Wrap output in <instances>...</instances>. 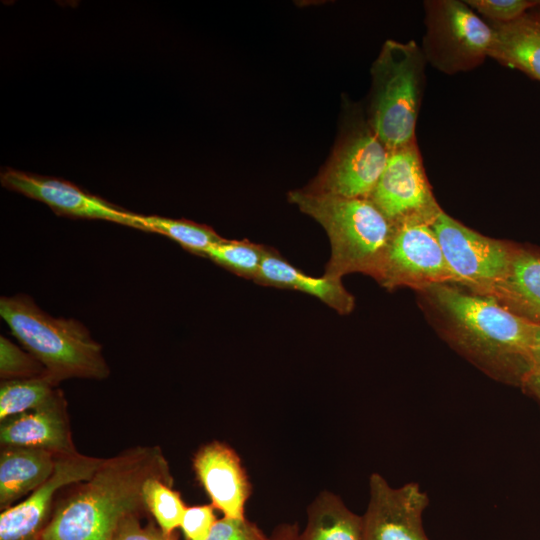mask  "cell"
I'll return each instance as SVG.
<instances>
[{
    "instance_id": "obj_29",
    "label": "cell",
    "mask_w": 540,
    "mask_h": 540,
    "mask_svg": "<svg viewBox=\"0 0 540 540\" xmlns=\"http://www.w3.org/2000/svg\"><path fill=\"white\" fill-rule=\"evenodd\" d=\"M112 540H174L172 536L152 527L143 528L135 514L126 517L118 526Z\"/></svg>"
},
{
    "instance_id": "obj_10",
    "label": "cell",
    "mask_w": 540,
    "mask_h": 540,
    "mask_svg": "<svg viewBox=\"0 0 540 540\" xmlns=\"http://www.w3.org/2000/svg\"><path fill=\"white\" fill-rule=\"evenodd\" d=\"M369 199L393 223L409 218L433 221L438 216L442 209L428 182L417 141L390 151Z\"/></svg>"
},
{
    "instance_id": "obj_2",
    "label": "cell",
    "mask_w": 540,
    "mask_h": 540,
    "mask_svg": "<svg viewBox=\"0 0 540 540\" xmlns=\"http://www.w3.org/2000/svg\"><path fill=\"white\" fill-rule=\"evenodd\" d=\"M451 325L455 345L494 378L524 382L533 368L536 324L496 299L450 283L424 289Z\"/></svg>"
},
{
    "instance_id": "obj_25",
    "label": "cell",
    "mask_w": 540,
    "mask_h": 540,
    "mask_svg": "<svg viewBox=\"0 0 540 540\" xmlns=\"http://www.w3.org/2000/svg\"><path fill=\"white\" fill-rule=\"evenodd\" d=\"M47 375L44 366L28 351L0 336V377L2 381Z\"/></svg>"
},
{
    "instance_id": "obj_4",
    "label": "cell",
    "mask_w": 540,
    "mask_h": 540,
    "mask_svg": "<svg viewBox=\"0 0 540 540\" xmlns=\"http://www.w3.org/2000/svg\"><path fill=\"white\" fill-rule=\"evenodd\" d=\"M0 315L55 385L70 378L102 380L110 375L101 344L78 320L51 316L22 293L2 296Z\"/></svg>"
},
{
    "instance_id": "obj_1",
    "label": "cell",
    "mask_w": 540,
    "mask_h": 540,
    "mask_svg": "<svg viewBox=\"0 0 540 540\" xmlns=\"http://www.w3.org/2000/svg\"><path fill=\"white\" fill-rule=\"evenodd\" d=\"M155 477L173 483L158 446H135L103 459L58 504L39 540H112L120 523L145 505L144 485Z\"/></svg>"
},
{
    "instance_id": "obj_11",
    "label": "cell",
    "mask_w": 540,
    "mask_h": 540,
    "mask_svg": "<svg viewBox=\"0 0 540 540\" xmlns=\"http://www.w3.org/2000/svg\"><path fill=\"white\" fill-rule=\"evenodd\" d=\"M427 493L416 482L391 486L379 473L369 478V500L362 515L363 540H430L423 515Z\"/></svg>"
},
{
    "instance_id": "obj_9",
    "label": "cell",
    "mask_w": 540,
    "mask_h": 540,
    "mask_svg": "<svg viewBox=\"0 0 540 540\" xmlns=\"http://www.w3.org/2000/svg\"><path fill=\"white\" fill-rule=\"evenodd\" d=\"M426 219L409 218L394 224L378 282L392 289L411 286L426 289L454 283L442 248Z\"/></svg>"
},
{
    "instance_id": "obj_19",
    "label": "cell",
    "mask_w": 540,
    "mask_h": 540,
    "mask_svg": "<svg viewBox=\"0 0 540 540\" xmlns=\"http://www.w3.org/2000/svg\"><path fill=\"white\" fill-rule=\"evenodd\" d=\"M492 298L540 325V256L515 249L509 274Z\"/></svg>"
},
{
    "instance_id": "obj_21",
    "label": "cell",
    "mask_w": 540,
    "mask_h": 540,
    "mask_svg": "<svg viewBox=\"0 0 540 540\" xmlns=\"http://www.w3.org/2000/svg\"><path fill=\"white\" fill-rule=\"evenodd\" d=\"M134 219L138 229L162 234L196 255L204 256L210 246L223 239L213 228L190 220L136 213Z\"/></svg>"
},
{
    "instance_id": "obj_15",
    "label": "cell",
    "mask_w": 540,
    "mask_h": 540,
    "mask_svg": "<svg viewBox=\"0 0 540 540\" xmlns=\"http://www.w3.org/2000/svg\"><path fill=\"white\" fill-rule=\"evenodd\" d=\"M0 443L1 446L43 449L57 456L77 453L62 392L57 390L53 398L38 409L2 420Z\"/></svg>"
},
{
    "instance_id": "obj_22",
    "label": "cell",
    "mask_w": 540,
    "mask_h": 540,
    "mask_svg": "<svg viewBox=\"0 0 540 540\" xmlns=\"http://www.w3.org/2000/svg\"><path fill=\"white\" fill-rule=\"evenodd\" d=\"M56 386L47 375L1 381L0 421L45 405L56 394Z\"/></svg>"
},
{
    "instance_id": "obj_23",
    "label": "cell",
    "mask_w": 540,
    "mask_h": 540,
    "mask_svg": "<svg viewBox=\"0 0 540 540\" xmlns=\"http://www.w3.org/2000/svg\"><path fill=\"white\" fill-rule=\"evenodd\" d=\"M268 248L247 240H227L210 246L204 257L235 274L255 280Z\"/></svg>"
},
{
    "instance_id": "obj_26",
    "label": "cell",
    "mask_w": 540,
    "mask_h": 540,
    "mask_svg": "<svg viewBox=\"0 0 540 540\" xmlns=\"http://www.w3.org/2000/svg\"><path fill=\"white\" fill-rule=\"evenodd\" d=\"M477 14L492 23H507L518 19L529 10L540 8V1L533 0H467Z\"/></svg>"
},
{
    "instance_id": "obj_24",
    "label": "cell",
    "mask_w": 540,
    "mask_h": 540,
    "mask_svg": "<svg viewBox=\"0 0 540 540\" xmlns=\"http://www.w3.org/2000/svg\"><path fill=\"white\" fill-rule=\"evenodd\" d=\"M172 484L155 477L146 481L143 488L144 504L156 519L160 530L172 536L180 527L187 509L180 494L171 488Z\"/></svg>"
},
{
    "instance_id": "obj_12",
    "label": "cell",
    "mask_w": 540,
    "mask_h": 540,
    "mask_svg": "<svg viewBox=\"0 0 540 540\" xmlns=\"http://www.w3.org/2000/svg\"><path fill=\"white\" fill-rule=\"evenodd\" d=\"M104 458L80 453L58 458L50 478L0 515V540H39L55 494L63 487L88 480Z\"/></svg>"
},
{
    "instance_id": "obj_13",
    "label": "cell",
    "mask_w": 540,
    "mask_h": 540,
    "mask_svg": "<svg viewBox=\"0 0 540 540\" xmlns=\"http://www.w3.org/2000/svg\"><path fill=\"white\" fill-rule=\"evenodd\" d=\"M0 182L6 189L43 202L57 215L102 219L138 229L134 213L90 194L68 181L6 168L0 174Z\"/></svg>"
},
{
    "instance_id": "obj_32",
    "label": "cell",
    "mask_w": 540,
    "mask_h": 540,
    "mask_svg": "<svg viewBox=\"0 0 540 540\" xmlns=\"http://www.w3.org/2000/svg\"><path fill=\"white\" fill-rule=\"evenodd\" d=\"M533 368L540 371V325H538L532 351Z\"/></svg>"
},
{
    "instance_id": "obj_28",
    "label": "cell",
    "mask_w": 540,
    "mask_h": 540,
    "mask_svg": "<svg viewBox=\"0 0 540 540\" xmlns=\"http://www.w3.org/2000/svg\"><path fill=\"white\" fill-rule=\"evenodd\" d=\"M216 521L212 504L192 506L187 507L180 528L187 540H206Z\"/></svg>"
},
{
    "instance_id": "obj_14",
    "label": "cell",
    "mask_w": 540,
    "mask_h": 540,
    "mask_svg": "<svg viewBox=\"0 0 540 540\" xmlns=\"http://www.w3.org/2000/svg\"><path fill=\"white\" fill-rule=\"evenodd\" d=\"M193 468L214 508L224 517L245 518L250 484L237 453L219 441L205 444L196 452Z\"/></svg>"
},
{
    "instance_id": "obj_6",
    "label": "cell",
    "mask_w": 540,
    "mask_h": 540,
    "mask_svg": "<svg viewBox=\"0 0 540 540\" xmlns=\"http://www.w3.org/2000/svg\"><path fill=\"white\" fill-rule=\"evenodd\" d=\"M424 8L421 49L434 68L452 75L474 69L488 57L493 29L465 1L430 0Z\"/></svg>"
},
{
    "instance_id": "obj_3",
    "label": "cell",
    "mask_w": 540,
    "mask_h": 540,
    "mask_svg": "<svg viewBox=\"0 0 540 540\" xmlns=\"http://www.w3.org/2000/svg\"><path fill=\"white\" fill-rule=\"evenodd\" d=\"M288 199L326 231L331 257L324 275L341 279L361 272L378 279L394 224L369 198H345L294 190Z\"/></svg>"
},
{
    "instance_id": "obj_16",
    "label": "cell",
    "mask_w": 540,
    "mask_h": 540,
    "mask_svg": "<svg viewBox=\"0 0 540 540\" xmlns=\"http://www.w3.org/2000/svg\"><path fill=\"white\" fill-rule=\"evenodd\" d=\"M1 447L0 508L3 511L45 483L61 456L31 447Z\"/></svg>"
},
{
    "instance_id": "obj_5",
    "label": "cell",
    "mask_w": 540,
    "mask_h": 540,
    "mask_svg": "<svg viewBox=\"0 0 540 540\" xmlns=\"http://www.w3.org/2000/svg\"><path fill=\"white\" fill-rule=\"evenodd\" d=\"M426 62L414 41L387 40L372 65L368 123L389 151L416 141Z\"/></svg>"
},
{
    "instance_id": "obj_31",
    "label": "cell",
    "mask_w": 540,
    "mask_h": 540,
    "mask_svg": "<svg viewBox=\"0 0 540 540\" xmlns=\"http://www.w3.org/2000/svg\"><path fill=\"white\" fill-rule=\"evenodd\" d=\"M523 384L540 400V371L532 369Z\"/></svg>"
},
{
    "instance_id": "obj_30",
    "label": "cell",
    "mask_w": 540,
    "mask_h": 540,
    "mask_svg": "<svg viewBox=\"0 0 540 540\" xmlns=\"http://www.w3.org/2000/svg\"><path fill=\"white\" fill-rule=\"evenodd\" d=\"M298 537L299 529L296 524H281L273 530L270 540H298Z\"/></svg>"
},
{
    "instance_id": "obj_18",
    "label": "cell",
    "mask_w": 540,
    "mask_h": 540,
    "mask_svg": "<svg viewBox=\"0 0 540 540\" xmlns=\"http://www.w3.org/2000/svg\"><path fill=\"white\" fill-rule=\"evenodd\" d=\"M489 24L493 40L488 57L540 81V25L528 12L507 23Z\"/></svg>"
},
{
    "instance_id": "obj_27",
    "label": "cell",
    "mask_w": 540,
    "mask_h": 540,
    "mask_svg": "<svg viewBox=\"0 0 540 540\" xmlns=\"http://www.w3.org/2000/svg\"><path fill=\"white\" fill-rule=\"evenodd\" d=\"M206 540H270L248 519L223 517L215 522Z\"/></svg>"
},
{
    "instance_id": "obj_8",
    "label": "cell",
    "mask_w": 540,
    "mask_h": 540,
    "mask_svg": "<svg viewBox=\"0 0 540 540\" xmlns=\"http://www.w3.org/2000/svg\"><path fill=\"white\" fill-rule=\"evenodd\" d=\"M389 154L368 121L357 123L343 133L326 165L304 189L345 198H370Z\"/></svg>"
},
{
    "instance_id": "obj_20",
    "label": "cell",
    "mask_w": 540,
    "mask_h": 540,
    "mask_svg": "<svg viewBox=\"0 0 540 540\" xmlns=\"http://www.w3.org/2000/svg\"><path fill=\"white\" fill-rule=\"evenodd\" d=\"M298 540H363L362 515L351 511L337 495L323 491L308 506Z\"/></svg>"
},
{
    "instance_id": "obj_33",
    "label": "cell",
    "mask_w": 540,
    "mask_h": 540,
    "mask_svg": "<svg viewBox=\"0 0 540 540\" xmlns=\"http://www.w3.org/2000/svg\"><path fill=\"white\" fill-rule=\"evenodd\" d=\"M528 14L540 25V8L533 9Z\"/></svg>"
},
{
    "instance_id": "obj_17",
    "label": "cell",
    "mask_w": 540,
    "mask_h": 540,
    "mask_svg": "<svg viewBox=\"0 0 540 540\" xmlns=\"http://www.w3.org/2000/svg\"><path fill=\"white\" fill-rule=\"evenodd\" d=\"M254 281L262 285L305 292L317 297L340 314H348L354 307V298L344 288L341 279L327 275H306L270 249H267Z\"/></svg>"
},
{
    "instance_id": "obj_7",
    "label": "cell",
    "mask_w": 540,
    "mask_h": 540,
    "mask_svg": "<svg viewBox=\"0 0 540 540\" xmlns=\"http://www.w3.org/2000/svg\"><path fill=\"white\" fill-rule=\"evenodd\" d=\"M431 225L454 283L492 297L509 274L515 249L477 233L443 210Z\"/></svg>"
}]
</instances>
